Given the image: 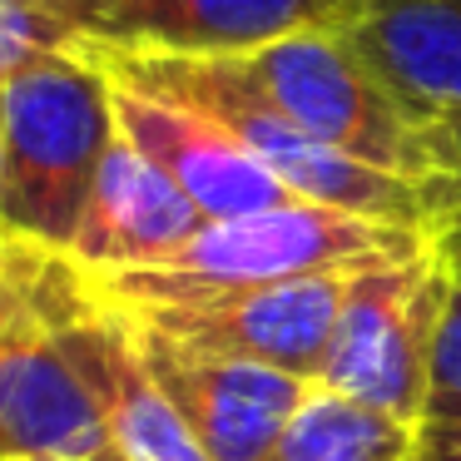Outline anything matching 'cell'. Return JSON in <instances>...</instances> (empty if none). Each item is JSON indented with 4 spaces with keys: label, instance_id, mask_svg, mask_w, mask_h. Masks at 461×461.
Returning a JSON list of instances; mask_svg holds the SVG:
<instances>
[{
    "label": "cell",
    "instance_id": "cell-13",
    "mask_svg": "<svg viewBox=\"0 0 461 461\" xmlns=\"http://www.w3.org/2000/svg\"><path fill=\"white\" fill-rule=\"evenodd\" d=\"M65 342L75 348L90 382L100 387L104 421H110L114 456L120 461H209L199 437L184 427L174 402L149 377L140 348H134L130 322L120 312L80 303L65 318Z\"/></svg>",
    "mask_w": 461,
    "mask_h": 461
},
{
    "label": "cell",
    "instance_id": "cell-19",
    "mask_svg": "<svg viewBox=\"0 0 461 461\" xmlns=\"http://www.w3.org/2000/svg\"><path fill=\"white\" fill-rule=\"evenodd\" d=\"M441 249H447V258H451V268L461 273V209H456V219L447 223V233H441Z\"/></svg>",
    "mask_w": 461,
    "mask_h": 461
},
{
    "label": "cell",
    "instance_id": "cell-8",
    "mask_svg": "<svg viewBox=\"0 0 461 461\" xmlns=\"http://www.w3.org/2000/svg\"><path fill=\"white\" fill-rule=\"evenodd\" d=\"M104 85H110L120 140H130L154 169L169 174L209 223L293 203V194L209 114L189 110L159 90H144L134 80H120V75H104Z\"/></svg>",
    "mask_w": 461,
    "mask_h": 461
},
{
    "label": "cell",
    "instance_id": "cell-23",
    "mask_svg": "<svg viewBox=\"0 0 461 461\" xmlns=\"http://www.w3.org/2000/svg\"><path fill=\"white\" fill-rule=\"evenodd\" d=\"M0 149H5V85H0Z\"/></svg>",
    "mask_w": 461,
    "mask_h": 461
},
{
    "label": "cell",
    "instance_id": "cell-16",
    "mask_svg": "<svg viewBox=\"0 0 461 461\" xmlns=\"http://www.w3.org/2000/svg\"><path fill=\"white\" fill-rule=\"evenodd\" d=\"M447 421H461V273L451 278L447 308H441L427 367V397H421V427H447Z\"/></svg>",
    "mask_w": 461,
    "mask_h": 461
},
{
    "label": "cell",
    "instance_id": "cell-24",
    "mask_svg": "<svg viewBox=\"0 0 461 461\" xmlns=\"http://www.w3.org/2000/svg\"><path fill=\"white\" fill-rule=\"evenodd\" d=\"M332 5H342V0H332Z\"/></svg>",
    "mask_w": 461,
    "mask_h": 461
},
{
    "label": "cell",
    "instance_id": "cell-21",
    "mask_svg": "<svg viewBox=\"0 0 461 461\" xmlns=\"http://www.w3.org/2000/svg\"><path fill=\"white\" fill-rule=\"evenodd\" d=\"M447 130H451V154H456V194H461V114H456V120H447Z\"/></svg>",
    "mask_w": 461,
    "mask_h": 461
},
{
    "label": "cell",
    "instance_id": "cell-1",
    "mask_svg": "<svg viewBox=\"0 0 461 461\" xmlns=\"http://www.w3.org/2000/svg\"><path fill=\"white\" fill-rule=\"evenodd\" d=\"M447 233L417 229V223L367 219L348 209H322V203H278V209L239 213V219H213L194 233L184 249H174L164 263L130 273H100L80 278L85 303L110 312H144L174 308V303L229 298V293L268 288V283L308 278V273H357L372 263H392L421 253Z\"/></svg>",
    "mask_w": 461,
    "mask_h": 461
},
{
    "label": "cell",
    "instance_id": "cell-12",
    "mask_svg": "<svg viewBox=\"0 0 461 461\" xmlns=\"http://www.w3.org/2000/svg\"><path fill=\"white\" fill-rule=\"evenodd\" d=\"M332 25L411 110L461 114V0H342Z\"/></svg>",
    "mask_w": 461,
    "mask_h": 461
},
{
    "label": "cell",
    "instance_id": "cell-14",
    "mask_svg": "<svg viewBox=\"0 0 461 461\" xmlns=\"http://www.w3.org/2000/svg\"><path fill=\"white\" fill-rule=\"evenodd\" d=\"M421 427L342 392L312 387L263 461H417Z\"/></svg>",
    "mask_w": 461,
    "mask_h": 461
},
{
    "label": "cell",
    "instance_id": "cell-15",
    "mask_svg": "<svg viewBox=\"0 0 461 461\" xmlns=\"http://www.w3.org/2000/svg\"><path fill=\"white\" fill-rule=\"evenodd\" d=\"M75 45H80V31L50 0H0V85L45 55H65Z\"/></svg>",
    "mask_w": 461,
    "mask_h": 461
},
{
    "label": "cell",
    "instance_id": "cell-5",
    "mask_svg": "<svg viewBox=\"0 0 461 461\" xmlns=\"http://www.w3.org/2000/svg\"><path fill=\"white\" fill-rule=\"evenodd\" d=\"M451 278L456 268L441 239L421 253L352 273L318 387L421 427L431 342H437Z\"/></svg>",
    "mask_w": 461,
    "mask_h": 461
},
{
    "label": "cell",
    "instance_id": "cell-22",
    "mask_svg": "<svg viewBox=\"0 0 461 461\" xmlns=\"http://www.w3.org/2000/svg\"><path fill=\"white\" fill-rule=\"evenodd\" d=\"M41 461H120V456H41Z\"/></svg>",
    "mask_w": 461,
    "mask_h": 461
},
{
    "label": "cell",
    "instance_id": "cell-10",
    "mask_svg": "<svg viewBox=\"0 0 461 461\" xmlns=\"http://www.w3.org/2000/svg\"><path fill=\"white\" fill-rule=\"evenodd\" d=\"M203 223L209 219L194 209L189 194L114 130V144L95 174V189L85 199L65 263L80 278L149 268V263H164L174 249H184Z\"/></svg>",
    "mask_w": 461,
    "mask_h": 461
},
{
    "label": "cell",
    "instance_id": "cell-18",
    "mask_svg": "<svg viewBox=\"0 0 461 461\" xmlns=\"http://www.w3.org/2000/svg\"><path fill=\"white\" fill-rule=\"evenodd\" d=\"M55 11L65 15V21L75 25V31L85 35V25H90V15H95V5H100V0H50Z\"/></svg>",
    "mask_w": 461,
    "mask_h": 461
},
{
    "label": "cell",
    "instance_id": "cell-20",
    "mask_svg": "<svg viewBox=\"0 0 461 461\" xmlns=\"http://www.w3.org/2000/svg\"><path fill=\"white\" fill-rule=\"evenodd\" d=\"M31 253H35V249H15V243L0 239V268H15V263H25ZM50 258H55V253H50Z\"/></svg>",
    "mask_w": 461,
    "mask_h": 461
},
{
    "label": "cell",
    "instance_id": "cell-2",
    "mask_svg": "<svg viewBox=\"0 0 461 461\" xmlns=\"http://www.w3.org/2000/svg\"><path fill=\"white\" fill-rule=\"evenodd\" d=\"M80 50L95 70L134 80L144 90H159L189 110L209 114L213 124L233 134L293 199L322 203V209H348L367 219H392V223H417V229H441L456 219V203L437 189H421L397 174L367 169L348 154L318 144L308 130L273 110L239 70L229 55H149V50H120L104 41H85Z\"/></svg>",
    "mask_w": 461,
    "mask_h": 461
},
{
    "label": "cell",
    "instance_id": "cell-3",
    "mask_svg": "<svg viewBox=\"0 0 461 461\" xmlns=\"http://www.w3.org/2000/svg\"><path fill=\"white\" fill-rule=\"evenodd\" d=\"M229 60L273 110H283L318 144L367 164V169L437 189L461 209L451 130L431 114L411 110L342 41V31L332 21L283 35L273 45H258L249 55H229Z\"/></svg>",
    "mask_w": 461,
    "mask_h": 461
},
{
    "label": "cell",
    "instance_id": "cell-17",
    "mask_svg": "<svg viewBox=\"0 0 461 461\" xmlns=\"http://www.w3.org/2000/svg\"><path fill=\"white\" fill-rule=\"evenodd\" d=\"M417 461H461V421H447V427H421Z\"/></svg>",
    "mask_w": 461,
    "mask_h": 461
},
{
    "label": "cell",
    "instance_id": "cell-6",
    "mask_svg": "<svg viewBox=\"0 0 461 461\" xmlns=\"http://www.w3.org/2000/svg\"><path fill=\"white\" fill-rule=\"evenodd\" d=\"M348 283L352 273H308V278L268 283V288L229 293V298L174 303V308H144L120 312V318L140 322V328L159 332L179 348L243 357L258 362V367L288 372V377L318 382Z\"/></svg>",
    "mask_w": 461,
    "mask_h": 461
},
{
    "label": "cell",
    "instance_id": "cell-9",
    "mask_svg": "<svg viewBox=\"0 0 461 461\" xmlns=\"http://www.w3.org/2000/svg\"><path fill=\"white\" fill-rule=\"evenodd\" d=\"M114 456L100 387L65 342V318L0 342V461Z\"/></svg>",
    "mask_w": 461,
    "mask_h": 461
},
{
    "label": "cell",
    "instance_id": "cell-7",
    "mask_svg": "<svg viewBox=\"0 0 461 461\" xmlns=\"http://www.w3.org/2000/svg\"><path fill=\"white\" fill-rule=\"evenodd\" d=\"M130 332L149 377L174 402L184 427L199 437L209 461H263L268 447L278 441V431L288 427V417L318 387V382L288 377V372L258 367V362H243V357L179 348V342L159 338L140 322H130Z\"/></svg>",
    "mask_w": 461,
    "mask_h": 461
},
{
    "label": "cell",
    "instance_id": "cell-11",
    "mask_svg": "<svg viewBox=\"0 0 461 461\" xmlns=\"http://www.w3.org/2000/svg\"><path fill=\"white\" fill-rule=\"evenodd\" d=\"M332 15V0H100L85 41L149 55H249Z\"/></svg>",
    "mask_w": 461,
    "mask_h": 461
},
{
    "label": "cell",
    "instance_id": "cell-4",
    "mask_svg": "<svg viewBox=\"0 0 461 461\" xmlns=\"http://www.w3.org/2000/svg\"><path fill=\"white\" fill-rule=\"evenodd\" d=\"M110 144V85L80 45L5 80L0 239L65 258Z\"/></svg>",
    "mask_w": 461,
    "mask_h": 461
}]
</instances>
